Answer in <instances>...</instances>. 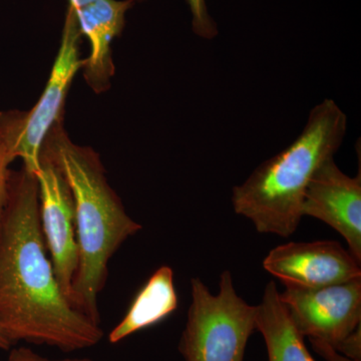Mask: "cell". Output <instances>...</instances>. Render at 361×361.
Listing matches in <instances>:
<instances>
[{
    "instance_id": "1",
    "label": "cell",
    "mask_w": 361,
    "mask_h": 361,
    "mask_svg": "<svg viewBox=\"0 0 361 361\" xmlns=\"http://www.w3.org/2000/svg\"><path fill=\"white\" fill-rule=\"evenodd\" d=\"M0 329L11 342L47 344L63 351L97 345L101 325L61 291L47 255L39 187L25 169L11 174L0 220Z\"/></svg>"
},
{
    "instance_id": "2",
    "label": "cell",
    "mask_w": 361,
    "mask_h": 361,
    "mask_svg": "<svg viewBox=\"0 0 361 361\" xmlns=\"http://www.w3.org/2000/svg\"><path fill=\"white\" fill-rule=\"evenodd\" d=\"M42 156L65 178L75 206L80 262L71 302L101 325L99 296L108 280L111 259L125 241L142 230V225L126 212L106 180L99 155L71 142L61 123L47 137Z\"/></svg>"
},
{
    "instance_id": "3",
    "label": "cell",
    "mask_w": 361,
    "mask_h": 361,
    "mask_svg": "<svg viewBox=\"0 0 361 361\" xmlns=\"http://www.w3.org/2000/svg\"><path fill=\"white\" fill-rule=\"evenodd\" d=\"M346 130L348 116L334 99L316 104L300 135L234 187L235 213L250 220L261 234L291 236L304 217L310 180L323 164L334 159Z\"/></svg>"
},
{
    "instance_id": "4",
    "label": "cell",
    "mask_w": 361,
    "mask_h": 361,
    "mask_svg": "<svg viewBox=\"0 0 361 361\" xmlns=\"http://www.w3.org/2000/svg\"><path fill=\"white\" fill-rule=\"evenodd\" d=\"M191 295L179 343L185 361H244L249 337L257 330V306L237 294L231 272L221 274L217 294L192 278Z\"/></svg>"
},
{
    "instance_id": "5",
    "label": "cell",
    "mask_w": 361,
    "mask_h": 361,
    "mask_svg": "<svg viewBox=\"0 0 361 361\" xmlns=\"http://www.w3.org/2000/svg\"><path fill=\"white\" fill-rule=\"evenodd\" d=\"M82 37L75 9L68 6L58 54L39 101L26 113H0V134L11 158L20 159L23 169L33 176L39 170L47 137L63 120L71 85L78 71L84 68L85 59L80 54Z\"/></svg>"
},
{
    "instance_id": "6",
    "label": "cell",
    "mask_w": 361,
    "mask_h": 361,
    "mask_svg": "<svg viewBox=\"0 0 361 361\" xmlns=\"http://www.w3.org/2000/svg\"><path fill=\"white\" fill-rule=\"evenodd\" d=\"M280 299L303 336L332 348L361 324V279L319 288L286 287Z\"/></svg>"
},
{
    "instance_id": "7",
    "label": "cell",
    "mask_w": 361,
    "mask_h": 361,
    "mask_svg": "<svg viewBox=\"0 0 361 361\" xmlns=\"http://www.w3.org/2000/svg\"><path fill=\"white\" fill-rule=\"evenodd\" d=\"M35 177L39 187V219L45 245L51 253L61 291L71 302L80 262L73 196L65 178L47 157H40V168Z\"/></svg>"
},
{
    "instance_id": "8",
    "label": "cell",
    "mask_w": 361,
    "mask_h": 361,
    "mask_svg": "<svg viewBox=\"0 0 361 361\" xmlns=\"http://www.w3.org/2000/svg\"><path fill=\"white\" fill-rule=\"evenodd\" d=\"M263 267L285 287L319 288L361 279L360 262L331 240L290 242L273 248Z\"/></svg>"
},
{
    "instance_id": "9",
    "label": "cell",
    "mask_w": 361,
    "mask_h": 361,
    "mask_svg": "<svg viewBox=\"0 0 361 361\" xmlns=\"http://www.w3.org/2000/svg\"><path fill=\"white\" fill-rule=\"evenodd\" d=\"M303 216L334 228L345 239L349 252L361 262V174L342 172L334 159L318 169L304 197Z\"/></svg>"
},
{
    "instance_id": "10",
    "label": "cell",
    "mask_w": 361,
    "mask_h": 361,
    "mask_svg": "<svg viewBox=\"0 0 361 361\" xmlns=\"http://www.w3.org/2000/svg\"><path fill=\"white\" fill-rule=\"evenodd\" d=\"M133 0H96L75 9L80 33L90 42L89 58L85 59L84 75L97 94L110 87L115 73L111 42L122 33L126 13L134 6Z\"/></svg>"
},
{
    "instance_id": "11",
    "label": "cell",
    "mask_w": 361,
    "mask_h": 361,
    "mask_svg": "<svg viewBox=\"0 0 361 361\" xmlns=\"http://www.w3.org/2000/svg\"><path fill=\"white\" fill-rule=\"evenodd\" d=\"M178 307L174 271L161 266L137 292L122 320L111 329L109 341L115 344L135 332L161 322Z\"/></svg>"
},
{
    "instance_id": "12",
    "label": "cell",
    "mask_w": 361,
    "mask_h": 361,
    "mask_svg": "<svg viewBox=\"0 0 361 361\" xmlns=\"http://www.w3.org/2000/svg\"><path fill=\"white\" fill-rule=\"evenodd\" d=\"M257 330L264 337L268 360L315 361L280 299L274 281L266 285L257 305Z\"/></svg>"
},
{
    "instance_id": "13",
    "label": "cell",
    "mask_w": 361,
    "mask_h": 361,
    "mask_svg": "<svg viewBox=\"0 0 361 361\" xmlns=\"http://www.w3.org/2000/svg\"><path fill=\"white\" fill-rule=\"evenodd\" d=\"M141 2L142 0H133ZM192 16V28L195 35L203 39H213L218 35V26L209 13L207 0H186Z\"/></svg>"
},
{
    "instance_id": "14",
    "label": "cell",
    "mask_w": 361,
    "mask_h": 361,
    "mask_svg": "<svg viewBox=\"0 0 361 361\" xmlns=\"http://www.w3.org/2000/svg\"><path fill=\"white\" fill-rule=\"evenodd\" d=\"M13 161V159L11 158L6 142L0 134V220L4 215L8 198L9 180L11 174L9 166Z\"/></svg>"
},
{
    "instance_id": "15",
    "label": "cell",
    "mask_w": 361,
    "mask_h": 361,
    "mask_svg": "<svg viewBox=\"0 0 361 361\" xmlns=\"http://www.w3.org/2000/svg\"><path fill=\"white\" fill-rule=\"evenodd\" d=\"M334 348L350 360L361 361V324Z\"/></svg>"
},
{
    "instance_id": "16",
    "label": "cell",
    "mask_w": 361,
    "mask_h": 361,
    "mask_svg": "<svg viewBox=\"0 0 361 361\" xmlns=\"http://www.w3.org/2000/svg\"><path fill=\"white\" fill-rule=\"evenodd\" d=\"M7 361H94L90 358H63V360H51L27 348H14L9 353Z\"/></svg>"
},
{
    "instance_id": "17",
    "label": "cell",
    "mask_w": 361,
    "mask_h": 361,
    "mask_svg": "<svg viewBox=\"0 0 361 361\" xmlns=\"http://www.w3.org/2000/svg\"><path fill=\"white\" fill-rule=\"evenodd\" d=\"M315 353H318L326 361H356L342 355L338 351L332 348L325 342L317 341V339H310Z\"/></svg>"
},
{
    "instance_id": "18",
    "label": "cell",
    "mask_w": 361,
    "mask_h": 361,
    "mask_svg": "<svg viewBox=\"0 0 361 361\" xmlns=\"http://www.w3.org/2000/svg\"><path fill=\"white\" fill-rule=\"evenodd\" d=\"M94 1H96V0H68V6H71L73 8L78 9Z\"/></svg>"
},
{
    "instance_id": "19",
    "label": "cell",
    "mask_w": 361,
    "mask_h": 361,
    "mask_svg": "<svg viewBox=\"0 0 361 361\" xmlns=\"http://www.w3.org/2000/svg\"><path fill=\"white\" fill-rule=\"evenodd\" d=\"M13 345V342L9 341L8 338L6 336H4L2 330L0 329V349H8L11 346Z\"/></svg>"
}]
</instances>
